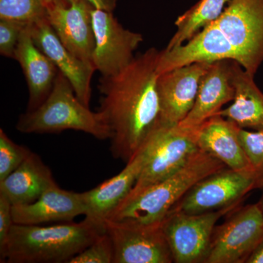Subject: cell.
I'll list each match as a JSON object with an SVG mask.
<instances>
[{"label": "cell", "mask_w": 263, "mask_h": 263, "mask_svg": "<svg viewBox=\"0 0 263 263\" xmlns=\"http://www.w3.org/2000/svg\"><path fill=\"white\" fill-rule=\"evenodd\" d=\"M160 51L149 48L117 75L101 76L98 111L110 128L114 158L129 162L160 123L157 67Z\"/></svg>", "instance_id": "6da1fadb"}, {"label": "cell", "mask_w": 263, "mask_h": 263, "mask_svg": "<svg viewBox=\"0 0 263 263\" xmlns=\"http://www.w3.org/2000/svg\"><path fill=\"white\" fill-rule=\"evenodd\" d=\"M105 232V224L86 217L81 222L51 226L14 223L0 249L1 262L67 263Z\"/></svg>", "instance_id": "7a4b0ae2"}, {"label": "cell", "mask_w": 263, "mask_h": 263, "mask_svg": "<svg viewBox=\"0 0 263 263\" xmlns=\"http://www.w3.org/2000/svg\"><path fill=\"white\" fill-rule=\"evenodd\" d=\"M224 167L221 161L199 149L167 179L139 191H130L106 219L162 221L194 185Z\"/></svg>", "instance_id": "3957f363"}, {"label": "cell", "mask_w": 263, "mask_h": 263, "mask_svg": "<svg viewBox=\"0 0 263 263\" xmlns=\"http://www.w3.org/2000/svg\"><path fill=\"white\" fill-rule=\"evenodd\" d=\"M22 133L84 132L99 140L112 138V132L100 112L91 111L76 96L70 81L59 71L49 95L40 106L22 114L16 124Z\"/></svg>", "instance_id": "277c9868"}, {"label": "cell", "mask_w": 263, "mask_h": 263, "mask_svg": "<svg viewBox=\"0 0 263 263\" xmlns=\"http://www.w3.org/2000/svg\"><path fill=\"white\" fill-rule=\"evenodd\" d=\"M196 129L159 123L143 144L146 162L131 191L161 182L177 172L199 150Z\"/></svg>", "instance_id": "5b68a950"}, {"label": "cell", "mask_w": 263, "mask_h": 263, "mask_svg": "<svg viewBox=\"0 0 263 263\" xmlns=\"http://www.w3.org/2000/svg\"><path fill=\"white\" fill-rule=\"evenodd\" d=\"M237 207L201 214L171 210L162 221V227L174 262L205 263L216 223Z\"/></svg>", "instance_id": "8992f818"}, {"label": "cell", "mask_w": 263, "mask_h": 263, "mask_svg": "<svg viewBox=\"0 0 263 263\" xmlns=\"http://www.w3.org/2000/svg\"><path fill=\"white\" fill-rule=\"evenodd\" d=\"M105 226L113 243L114 263L174 262L162 221L106 219Z\"/></svg>", "instance_id": "52a82bcc"}, {"label": "cell", "mask_w": 263, "mask_h": 263, "mask_svg": "<svg viewBox=\"0 0 263 263\" xmlns=\"http://www.w3.org/2000/svg\"><path fill=\"white\" fill-rule=\"evenodd\" d=\"M263 239V212L258 202L235 209L216 226L205 263H246Z\"/></svg>", "instance_id": "ba28073f"}, {"label": "cell", "mask_w": 263, "mask_h": 263, "mask_svg": "<svg viewBox=\"0 0 263 263\" xmlns=\"http://www.w3.org/2000/svg\"><path fill=\"white\" fill-rule=\"evenodd\" d=\"M242 57V67L255 75L263 62V0H230L214 22Z\"/></svg>", "instance_id": "9c48e42d"}, {"label": "cell", "mask_w": 263, "mask_h": 263, "mask_svg": "<svg viewBox=\"0 0 263 263\" xmlns=\"http://www.w3.org/2000/svg\"><path fill=\"white\" fill-rule=\"evenodd\" d=\"M257 181V174L224 167L194 185L172 210L201 214L238 206L247 194L256 190Z\"/></svg>", "instance_id": "30bf717a"}, {"label": "cell", "mask_w": 263, "mask_h": 263, "mask_svg": "<svg viewBox=\"0 0 263 263\" xmlns=\"http://www.w3.org/2000/svg\"><path fill=\"white\" fill-rule=\"evenodd\" d=\"M95 46L92 64L101 76L117 75L134 59L133 53L143 41L140 33L124 28L113 12L93 8Z\"/></svg>", "instance_id": "8fae6325"}, {"label": "cell", "mask_w": 263, "mask_h": 263, "mask_svg": "<svg viewBox=\"0 0 263 263\" xmlns=\"http://www.w3.org/2000/svg\"><path fill=\"white\" fill-rule=\"evenodd\" d=\"M210 64H191L158 75L157 92L160 123L176 125L190 113L196 100L199 86Z\"/></svg>", "instance_id": "7c38bea8"}, {"label": "cell", "mask_w": 263, "mask_h": 263, "mask_svg": "<svg viewBox=\"0 0 263 263\" xmlns=\"http://www.w3.org/2000/svg\"><path fill=\"white\" fill-rule=\"evenodd\" d=\"M233 60L242 66V57L214 23L209 24L181 46L160 51L158 75L191 64H212Z\"/></svg>", "instance_id": "4fadbf2b"}, {"label": "cell", "mask_w": 263, "mask_h": 263, "mask_svg": "<svg viewBox=\"0 0 263 263\" xmlns=\"http://www.w3.org/2000/svg\"><path fill=\"white\" fill-rule=\"evenodd\" d=\"M93 8L86 0H76L70 6H48L47 16L50 25L65 48L82 61L92 65L95 46Z\"/></svg>", "instance_id": "5bb4252c"}, {"label": "cell", "mask_w": 263, "mask_h": 263, "mask_svg": "<svg viewBox=\"0 0 263 263\" xmlns=\"http://www.w3.org/2000/svg\"><path fill=\"white\" fill-rule=\"evenodd\" d=\"M29 27L36 46L68 79L81 103L89 107L91 79L96 71L94 66L82 61L65 48L50 25L48 18L29 25Z\"/></svg>", "instance_id": "9a60e30c"}, {"label": "cell", "mask_w": 263, "mask_h": 263, "mask_svg": "<svg viewBox=\"0 0 263 263\" xmlns=\"http://www.w3.org/2000/svg\"><path fill=\"white\" fill-rule=\"evenodd\" d=\"M235 60H224L210 64L202 77L194 106L179 125L196 129L209 118L216 115L226 104L233 101V83Z\"/></svg>", "instance_id": "2e32d148"}, {"label": "cell", "mask_w": 263, "mask_h": 263, "mask_svg": "<svg viewBox=\"0 0 263 263\" xmlns=\"http://www.w3.org/2000/svg\"><path fill=\"white\" fill-rule=\"evenodd\" d=\"M240 128L230 119L214 116L197 128V146L233 171L257 174L240 143Z\"/></svg>", "instance_id": "e0dca14e"}, {"label": "cell", "mask_w": 263, "mask_h": 263, "mask_svg": "<svg viewBox=\"0 0 263 263\" xmlns=\"http://www.w3.org/2000/svg\"><path fill=\"white\" fill-rule=\"evenodd\" d=\"M86 213L84 193L62 190L57 184L46 190L35 201L13 205L15 224H42L44 223L72 221Z\"/></svg>", "instance_id": "ac0fdd59"}, {"label": "cell", "mask_w": 263, "mask_h": 263, "mask_svg": "<svg viewBox=\"0 0 263 263\" xmlns=\"http://www.w3.org/2000/svg\"><path fill=\"white\" fill-rule=\"evenodd\" d=\"M146 148L143 146L119 174L92 190L85 192V217L95 222L105 224V219L110 213L130 193L146 162Z\"/></svg>", "instance_id": "d6986e66"}, {"label": "cell", "mask_w": 263, "mask_h": 263, "mask_svg": "<svg viewBox=\"0 0 263 263\" xmlns=\"http://www.w3.org/2000/svg\"><path fill=\"white\" fill-rule=\"evenodd\" d=\"M14 60L22 67L28 86L27 111H30L47 98L53 89L59 70L53 62L36 46L29 26L21 34Z\"/></svg>", "instance_id": "ffe728a7"}, {"label": "cell", "mask_w": 263, "mask_h": 263, "mask_svg": "<svg viewBox=\"0 0 263 263\" xmlns=\"http://www.w3.org/2000/svg\"><path fill=\"white\" fill-rule=\"evenodd\" d=\"M57 184L51 170L32 152L6 179L0 181V194L15 205L31 203Z\"/></svg>", "instance_id": "44dd1931"}, {"label": "cell", "mask_w": 263, "mask_h": 263, "mask_svg": "<svg viewBox=\"0 0 263 263\" xmlns=\"http://www.w3.org/2000/svg\"><path fill=\"white\" fill-rule=\"evenodd\" d=\"M254 77L234 61L233 103L228 108L221 109L216 115L233 121L242 129L250 128L259 131L263 129V93L254 82Z\"/></svg>", "instance_id": "7402d4cb"}, {"label": "cell", "mask_w": 263, "mask_h": 263, "mask_svg": "<svg viewBox=\"0 0 263 263\" xmlns=\"http://www.w3.org/2000/svg\"><path fill=\"white\" fill-rule=\"evenodd\" d=\"M230 0H200L180 15L175 22L176 32L167 45V49L177 47L186 42L209 24L216 22Z\"/></svg>", "instance_id": "603a6c76"}, {"label": "cell", "mask_w": 263, "mask_h": 263, "mask_svg": "<svg viewBox=\"0 0 263 263\" xmlns=\"http://www.w3.org/2000/svg\"><path fill=\"white\" fill-rule=\"evenodd\" d=\"M46 0H0V20L28 27L47 18Z\"/></svg>", "instance_id": "cb8c5ba5"}, {"label": "cell", "mask_w": 263, "mask_h": 263, "mask_svg": "<svg viewBox=\"0 0 263 263\" xmlns=\"http://www.w3.org/2000/svg\"><path fill=\"white\" fill-rule=\"evenodd\" d=\"M27 147L17 144L0 129V181L18 168L32 154Z\"/></svg>", "instance_id": "d4e9b609"}, {"label": "cell", "mask_w": 263, "mask_h": 263, "mask_svg": "<svg viewBox=\"0 0 263 263\" xmlns=\"http://www.w3.org/2000/svg\"><path fill=\"white\" fill-rule=\"evenodd\" d=\"M67 263H114V248L106 231Z\"/></svg>", "instance_id": "484cf974"}, {"label": "cell", "mask_w": 263, "mask_h": 263, "mask_svg": "<svg viewBox=\"0 0 263 263\" xmlns=\"http://www.w3.org/2000/svg\"><path fill=\"white\" fill-rule=\"evenodd\" d=\"M238 136L242 146L258 178L263 173V129L249 132L240 128Z\"/></svg>", "instance_id": "4316f807"}, {"label": "cell", "mask_w": 263, "mask_h": 263, "mask_svg": "<svg viewBox=\"0 0 263 263\" xmlns=\"http://www.w3.org/2000/svg\"><path fill=\"white\" fill-rule=\"evenodd\" d=\"M26 26L0 20V53L7 58L14 59L21 34Z\"/></svg>", "instance_id": "83f0119b"}, {"label": "cell", "mask_w": 263, "mask_h": 263, "mask_svg": "<svg viewBox=\"0 0 263 263\" xmlns=\"http://www.w3.org/2000/svg\"><path fill=\"white\" fill-rule=\"evenodd\" d=\"M13 224V204L0 194V249L5 247Z\"/></svg>", "instance_id": "f1b7e54d"}, {"label": "cell", "mask_w": 263, "mask_h": 263, "mask_svg": "<svg viewBox=\"0 0 263 263\" xmlns=\"http://www.w3.org/2000/svg\"><path fill=\"white\" fill-rule=\"evenodd\" d=\"M97 9L113 12L117 6V0H86Z\"/></svg>", "instance_id": "f546056e"}, {"label": "cell", "mask_w": 263, "mask_h": 263, "mask_svg": "<svg viewBox=\"0 0 263 263\" xmlns=\"http://www.w3.org/2000/svg\"><path fill=\"white\" fill-rule=\"evenodd\" d=\"M246 263H263V239L249 255Z\"/></svg>", "instance_id": "4dcf8cb0"}, {"label": "cell", "mask_w": 263, "mask_h": 263, "mask_svg": "<svg viewBox=\"0 0 263 263\" xmlns=\"http://www.w3.org/2000/svg\"><path fill=\"white\" fill-rule=\"evenodd\" d=\"M48 6L51 5H61V6H70L76 0H46Z\"/></svg>", "instance_id": "1f68e13d"}, {"label": "cell", "mask_w": 263, "mask_h": 263, "mask_svg": "<svg viewBox=\"0 0 263 263\" xmlns=\"http://www.w3.org/2000/svg\"><path fill=\"white\" fill-rule=\"evenodd\" d=\"M256 190H261L262 191V195H261L260 199L258 202L259 206L262 209L263 212V173L260 176L257 178V185H256Z\"/></svg>", "instance_id": "d6a6232c"}]
</instances>
